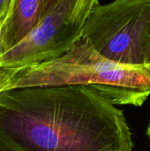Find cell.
Returning <instances> with one entry per match:
<instances>
[{
	"label": "cell",
	"instance_id": "cell-1",
	"mask_svg": "<svg viewBox=\"0 0 150 151\" xmlns=\"http://www.w3.org/2000/svg\"><path fill=\"white\" fill-rule=\"evenodd\" d=\"M0 142L12 151H133L123 111L85 85L0 93Z\"/></svg>",
	"mask_w": 150,
	"mask_h": 151
},
{
	"label": "cell",
	"instance_id": "cell-2",
	"mask_svg": "<svg viewBox=\"0 0 150 151\" xmlns=\"http://www.w3.org/2000/svg\"><path fill=\"white\" fill-rule=\"evenodd\" d=\"M66 85L92 87L113 105L140 107L150 96V71L123 65L102 57L81 36L58 58L16 68L4 91Z\"/></svg>",
	"mask_w": 150,
	"mask_h": 151
},
{
	"label": "cell",
	"instance_id": "cell-3",
	"mask_svg": "<svg viewBox=\"0 0 150 151\" xmlns=\"http://www.w3.org/2000/svg\"><path fill=\"white\" fill-rule=\"evenodd\" d=\"M150 35V0H117L92 8L82 31L94 50L115 63L143 67Z\"/></svg>",
	"mask_w": 150,
	"mask_h": 151
},
{
	"label": "cell",
	"instance_id": "cell-4",
	"mask_svg": "<svg viewBox=\"0 0 150 151\" xmlns=\"http://www.w3.org/2000/svg\"><path fill=\"white\" fill-rule=\"evenodd\" d=\"M97 0H49L33 32L0 58V67L20 68L65 55L81 37L86 20Z\"/></svg>",
	"mask_w": 150,
	"mask_h": 151
},
{
	"label": "cell",
	"instance_id": "cell-5",
	"mask_svg": "<svg viewBox=\"0 0 150 151\" xmlns=\"http://www.w3.org/2000/svg\"><path fill=\"white\" fill-rule=\"evenodd\" d=\"M48 4L49 0H11L1 29L4 53L33 32L42 18Z\"/></svg>",
	"mask_w": 150,
	"mask_h": 151
},
{
	"label": "cell",
	"instance_id": "cell-6",
	"mask_svg": "<svg viewBox=\"0 0 150 151\" xmlns=\"http://www.w3.org/2000/svg\"><path fill=\"white\" fill-rule=\"evenodd\" d=\"M15 72L16 68L0 67V93L4 90Z\"/></svg>",
	"mask_w": 150,
	"mask_h": 151
},
{
	"label": "cell",
	"instance_id": "cell-7",
	"mask_svg": "<svg viewBox=\"0 0 150 151\" xmlns=\"http://www.w3.org/2000/svg\"><path fill=\"white\" fill-rule=\"evenodd\" d=\"M143 67L150 71V35L149 42H148V45H147V48H146V51H145Z\"/></svg>",
	"mask_w": 150,
	"mask_h": 151
},
{
	"label": "cell",
	"instance_id": "cell-8",
	"mask_svg": "<svg viewBox=\"0 0 150 151\" xmlns=\"http://www.w3.org/2000/svg\"><path fill=\"white\" fill-rule=\"evenodd\" d=\"M11 3V0H0V18L7 13Z\"/></svg>",
	"mask_w": 150,
	"mask_h": 151
},
{
	"label": "cell",
	"instance_id": "cell-9",
	"mask_svg": "<svg viewBox=\"0 0 150 151\" xmlns=\"http://www.w3.org/2000/svg\"><path fill=\"white\" fill-rule=\"evenodd\" d=\"M9 8H10V7H9ZM8 11H9V10H8ZM7 13H8V12H7ZM7 13L0 18V58H1L2 55L4 53V49H3V45H2V40H1V29H2V27H3V25H4V22L5 18H6V16H7Z\"/></svg>",
	"mask_w": 150,
	"mask_h": 151
},
{
	"label": "cell",
	"instance_id": "cell-10",
	"mask_svg": "<svg viewBox=\"0 0 150 151\" xmlns=\"http://www.w3.org/2000/svg\"><path fill=\"white\" fill-rule=\"evenodd\" d=\"M0 151H12V150H11L10 149H8L7 147H5L4 144H2V143L0 142Z\"/></svg>",
	"mask_w": 150,
	"mask_h": 151
},
{
	"label": "cell",
	"instance_id": "cell-11",
	"mask_svg": "<svg viewBox=\"0 0 150 151\" xmlns=\"http://www.w3.org/2000/svg\"><path fill=\"white\" fill-rule=\"evenodd\" d=\"M146 134H147L148 137L150 139V120H149V127H148V128H147V132H146Z\"/></svg>",
	"mask_w": 150,
	"mask_h": 151
}]
</instances>
